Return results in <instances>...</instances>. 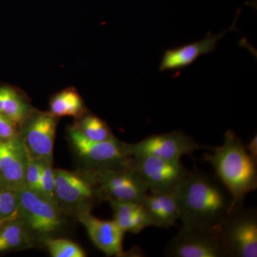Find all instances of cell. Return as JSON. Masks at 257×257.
<instances>
[{
    "instance_id": "cell-15",
    "label": "cell",
    "mask_w": 257,
    "mask_h": 257,
    "mask_svg": "<svg viewBox=\"0 0 257 257\" xmlns=\"http://www.w3.org/2000/svg\"><path fill=\"white\" fill-rule=\"evenodd\" d=\"M142 204L154 223V226L169 229L180 219L177 187L158 192H147Z\"/></svg>"
},
{
    "instance_id": "cell-18",
    "label": "cell",
    "mask_w": 257,
    "mask_h": 257,
    "mask_svg": "<svg viewBox=\"0 0 257 257\" xmlns=\"http://www.w3.org/2000/svg\"><path fill=\"white\" fill-rule=\"evenodd\" d=\"M57 117L72 116L74 119L89 111L82 96L74 87H68L51 96L50 110Z\"/></svg>"
},
{
    "instance_id": "cell-21",
    "label": "cell",
    "mask_w": 257,
    "mask_h": 257,
    "mask_svg": "<svg viewBox=\"0 0 257 257\" xmlns=\"http://www.w3.org/2000/svg\"><path fill=\"white\" fill-rule=\"evenodd\" d=\"M42 248H46L52 257H86L87 253L80 246L72 240L63 237L45 240Z\"/></svg>"
},
{
    "instance_id": "cell-22",
    "label": "cell",
    "mask_w": 257,
    "mask_h": 257,
    "mask_svg": "<svg viewBox=\"0 0 257 257\" xmlns=\"http://www.w3.org/2000/svg\"><path fill=\"white\" fill-rule=\"evenodd\" d=\"M40 161V177L37 193L54 202L55 178L53 161L43 158Z\"/></svg>"
},
{
    "instance_id": "cell-5",
    "label": "cell",
    "mask_w": 257,
    "mask_h": 257,
    "mask_svg": "<svg viewBox=\"0 0 257 257\" xmlns=\"http://www.w3.org/2000/svg\"><path fill=\"white\" fill-rule=\"evenodd\" d=\"M67 140L77 169L92 172L122 163L127 160V143L114 137L104 142L87 140L69 126Z\"/></svg>"
},
{
    "instance_id": "cell-26",
    "label": "cell",
    "mask_w": 257,
    "mask_h": 257,
    "mask_svg": "<svg viewBox=\"0 0 257 257\" xmlns=\"http://www.w3.org/2000/svg\"><path fill=\"white\" fill-rule=\"evenodd\" d=\"M246 151L248 155L253 159L255 162H257V136L254 135L251 139L250 143L246 147Z\"/></svg>"
},
{
    "instance_id": "cell-4",
    "label": "cell",
    "mask_w": 257,
    "mask_h": 257,
    "mask_svg": "<svg viewBox=\"0 0 257 257\" xmlns=\"http://www.w3.org/2000/svg\"><path fill=\"white\" fill-rule=\"evenodd\" d=\"M54 202L66 215L77 219L92 214L101 201L92 176L89 172L55 169Z\"/></svg>"
},
{
    "instance_id": "cell-25",
    "label": "cell",
    "mask_w": 257,
    "mask_h": 257,
    "mask_svg": "<svg viewBox=\"0 0 257 257\" xmlns=\"http://www.w3.org/2000/svg\"><path fill=\"white\" fill-rule=\"evenodd\" d=\"M18 138V126L11 120L0 114V141H10Z\"/></svg>"
},
{
    "instance_id": "cell-11",
    "label": "cell",
    "mask_w": 257,
    "mask_h": 257,
    "mask_svg": "<svg viewBox=\"0 0 257 257\" xmlns=\"http://www.w3.org/2000/svg\"><path fill=\"white\" fill-rule=\"evenodd\" d=\"M165 256L170 257H226L219 234L214 229H183L170 240Z\"/></svg>"
},
{
    "instance_id": "cell-17",
    "label": "cell",
    "mask_w": 257,
    "mask_h": 257,
    "mask_svg": "<svg viewBox=\"0 0 257 257\" xmlns=\"http://www.w3.org/2000/svg\"><path fill=\"white\" fill-rule=\"evenodd\" d=\"M34 109L30 98L21 89L9 84H0V114L19 127Z\"/></svg>"
},
{
    "instance_id": "cell-8",
    "label": "cell",
    "mask_w": 257,
    "mask_h": 257,
    "mask_svg": "<svg viewBox=\"0 0 257 257\" xmlns=\"http://www.w3.org/2000/svg\"><path fill=\"white\" fill-rule=\"evenodd\" d=\"M60 118L50 111L33 109L19 126V137L32 159L53 160L54 145Z\"/></svg>"
},
{
    "instance_id": "cell-9",
    "label": "cell",
    "mask_w": 257,
    "mask_h": 257,
    "mask_svg": "<svg viewBox=\"0 0 257 257\" xmlns=\"http://www.w3.org/2000/svg\"><path fill=\"white\" fill-rule=\"evenodd\" d=\"M128 163L146 186L148 192L175 189L189 172L181 160H165L153 156L131 157Z\"/></svg>"
},
{
    "instance_id": "cell-19",
    "label": "cell",
    "mask_w": 257,
    "mask_h": 257,
    "mask_svg": "<svg viewBox=\"0 0 257 257\" xmlns=\"http://www.w3.org/2000/svg\"><path fill=\"white\" fill-rule=\"evenodd\" d=\"M33 248H36L33 240L18 218L7 223L0 231V256Z\"/></svg>"
},
{
    "instance_id": "cell-24",
    "label": "cell",
    "mask_w": 257,
    "mask_h": 257,
    "mask_svg": "<svg viewBox=\"0 0 257 257\" xmlns=\"http://www.w3.org/2000/svg\"><path fill=\"white\" fill-rule=\"evenodd\" d=\"M40 177V159L30 158L25 173V188L37 192Z\"/></svg>"
},
{
    "instance_id": "cell-1",
    "label": "cell",
    "mask_w": 257,
    "mask_h": 257,
    "mask_svg": "<svg viewBox=\"0 0 257 257\" xmlns=\"http://www.w3.org/2000/svg\"><path fill=\"white\" fill-rule=\"evenodd\" d=\"M183 229L218 228L231 210L232 199L215 175L189 170L177 187Z\"/></svg>"
},
{
    "instance_id": "cell-23",
    "label": "cell",
    "mask_w": 257,
    "mask_h": 257,
    "mask_svg": "<svg viewBox=\"0 0 257 257\" xmlns=\"http://www.w3.org/2000/svg\"><path fill=\"white\" fill-rule=\"evenodd\" d=\"M18 191L0 187V218H18Z\"/></svg>"
},
{
    "instance_id": "cell-7",
    "label": "cell",
    "mask_w": 257,
    "mask_h": 257,
    "mask_svg": "<svg viewBox=\"0 0 257 257\" xmlns=\"http://www.w3.org/2000/svg\"><path fill=\"white\" fill-rule=\"evenodd\" d=\"M226 256H257V211L243 205L231 209L219 226Z\"/></svg>"
},
{
    "instance_id": "cell-10",
    "label": "cell",
    "mask_w": 257,
    "mask_h": 257,
    "mask_svg": "<svg viewBox=\"0 0 257 257\" xmlns=\"http://www.w3.org/2000/svg\"><path fill=\"white\" fill-rule=\"evenodd\" d=\"M202 149H210L200 145L192 137L182 131L152 135L138 143L127 144L130 157L153 156L170 160H181Z\"/></svg>"
},
{
    "instance_id": "cell-3",
    "label": "cell",
    "mask_w": 257,
    "mask_h": 257,
    "mask_svg": "<svg viewBox=\"0 0 257 257\" xmlns=\"http://www.w3.org/2000/svg\"><path fill=\"white\" fill-rule=\"evenodd\" d=\"M18 219L28 230L36 247L42 248L45 240L62 237L70 231L75 219L66 215L55 203L25 187L18 190Z\"/></svg>"
},
{
    "instance_id": "cell-12",
    "label": "cell",
    "mask_w": 257,
    "mask_h": 257,
    "mask_svg": "<svg viewBox=\"0 0 257 257\" xmlns=\"http://www.w3.org/2000/svg\"><path fill=\"white\" fill-rule=\"evenodd\" d=\"M28 150L19 138L0 141V187L18 191L25 187Z\"/></svg>"
},
{
    "instance_id": "cell-2",
    "label": "cell",
    "mask_w": 257,
    "mask_h": 257,
    "mask_svg": "<svg viewBox=\"0 0 257 257\" xmlns=\"http://www.w3.org/2000/svg\"><path fill=\"white\" fill-rule=\"evenodd\" d=\"M209 150L211 152L204 154V160L211 164L214 175L231 194V210L243 205L245 197L257 188V162L250 157L241 139L231 130L225 133L221 146L210 147Z\"/></svg>"
},
{
    "instance_id": "cell-13",
    "label": "cell",
    "mask_w": 257,
    "mask_h": 257,
    "mask_svg": "<svg viewBox=\"0 0 257 257\" xmlns=\"http://www.w3.org/2000/svg\"><path fill=\"white\" fill-rule=\"evenodd\" d=\"M235 19L229 29L219 35H213L208 32L205 37L200 41L187 44L183 46L169 49L165 52L160 65V72L179 70L189 67L202 55H208L215 51L218 42L231 30H236Z\"/></svg>"
},
{
    "instance_id": "cell-6",
    "label": "cell",
    "mask_w": 257,
    "mask_h": 257,
    "mask_svg": "<svg viewBox=\"0 0 257 257\" xmlns=\"http://www.w3.org/2000/svg\"><path fill=\"white\" fill-rule=\"evenodd\" d=\"M130 158L118 165L87 172L102 202H143L148 189L130 167Z\"/></svg>"
},
{
    "instance_id": "cell-20",
    "label": "cell",
    "mask_w": 257,
    "mask_h": 257,
    "mask_svg": "<svg viewBox=\"0 0 257 257\" xmlns=\"http://www.w3.org/2000/svg\"><path fill=\"white\" fill-rule=\"evenodd\" d=\"M71 127L91 141L104 142L115 137L107 123L89 111L74 119Z\"/></svg>"
},
{
    "instance_id": "cell-16",
    "label": "cell",
    "mask_w": 257,
    "mask_h": 257,
    "mask_svg": "<svg viewBox=\"0 0 257 257\" xmlns=\"http://www.w3.org/2000/svg\"><path fill=\"white\" fill-rule=\"evenodd\" d=\"M113 210L114 220L124 232L139 234L154 223L142 203H109Z\"/></svg>"
},
{
    "instance_id": "cell-14",
    "label": "cell",
    "mask_w": 257,
    "mask_h": 257,
    "mask_svg": "<svg viewBox=\"0 0 257 257\" xmlns=\"http://www.w3.org/2000/svg\"><path fill=\"white\" fill-rule=\"evenodd\" d=\"M77 221L83 225L93 243L106 256H119L122 253L124 232L114 220H103L88 214Z\"/></svg>"
},
{
    "instance_id": "cell-27",
    "label": "cell",
    "mask_w": 257,
    "mask_h": 257,
    "mask_svg": "<svg viewBox=\"0 0 257 257\" xmlns=\"http://www.w3.org/2000/svg\"><path fill=\"white\" fill-rule=\"evenodd\" d=\"M13 219H1V218H0V231L4 227L7 223L9 222L10 221L13 220Z\"/></svg>"
}]
</instances>
